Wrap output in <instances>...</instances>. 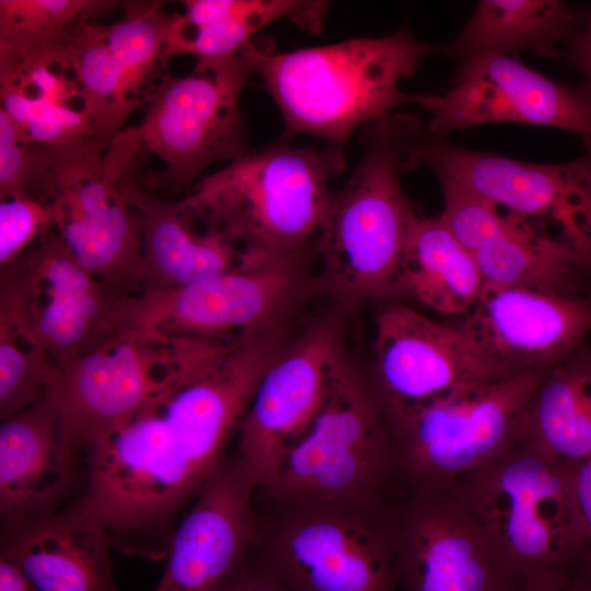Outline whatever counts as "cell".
<instances>
[{
  "instance_id": "obj_7",
  "label": "cell",
  "mask_w": 591,
  "mask_h": 591,
  "mask_svg": "<svg viewBox=\"0 0 591 591\" xmlns=\"http://www.w3.org/2000/svg\"><path fill=\"white\" fill-rule=\"evenodd\" d=\"M445 488L521 572H565L583 553L572 466L523 440Z\"/></svg>"
},
{
  "instance_id": "obj_11",
  "label": "cell",
  "mask_w": 591,
  "mask_h": 591,
  "mask_svg": "<svg viewBox=\"0 0 591 591\" xmlns=\"http://www.w3.org/2000/svg\"><path fill=\"white\" fill-rule=\"evenodd\" d=\"M251 66L243 55L197 60L186 77L164 73L137 126L146 149L160 158L170 192L192 184L218 161L247 153L240 97Z\"/></svg>"
},
{
  "instance_id": "obj_18",
  "label": "cell",
  "mask_w": 591,
  "mask_h": 591,
  "mask_svg": "<svg viewBox=\"0 0 591 591\" xmlns=\"http://www.w3.org/2000/svg\"><path fill=\"white\" fill-rule=\"evenodd\" d=\"M439 217L471 253L483 287H525L567 297L589 293L591 270L565 242L500 209L452 179L440 182Z\"/></svg>"
},
{
  "instance_id": "obj_17",
  "label": "cell",
  "mask_w": 591,
  "mask_h": 591,
  "mask_svg": "<svg viewBox=\"0 0 591 591\" xmlns=\"http://www.w3.org/2000/svg\"><path fill=\"white\" fill-rule=\"evenodd\" d=\"M298 260L277 259L129 296L124 327L217 341L270 329L294 293Z\"/></svg>"
},
{
  "instance_id": "obj_16",
  "label": "cell",
  "mask_w": 591,
  "mask_h": 591,
  "mask_svg": "<svg viewBox=\"0 0 591 591\" xmlns=\"http://www.w3.org/2000/svg\"><path fill=\"white\" fill-rule=\"evenodd\" d=\"M430 114L426 132L443 138L453 130L493 123H521L572 132L591 151V99L531 69L511 55H484L457 67L443 94L415 95Z\"/></svg>"
},
{
  "instance_id": "obj_10",
  "label": "cell",
  "mask_w": 591,
  "mask_h": 591,
  "mask_svg": "<svg viewBox=\"0 0 591 591\" xmlns=\"http://www.w3.org/2000/svg\"><path fill=\"white\" fill-rule=\"evenodd\" d=\"M129 296L84 268L56 230L0 270V324L59 367L124 328Z\"/></svg>"
},
{
  "instance_id": "obj_21",
  "label": "cell",
  "mask_w": 591,
  "mask_h": 591,
  "mask_svg": "<svg viewBox=\"0 0 591 591\" xmlns=\"http://www.w3.org/2000/svg\"><path fill=\"white\" fill-rule=\"evenodd\" d=\"M255 490L237 455L225 457L175 528L153 591H212L257 542Z\"/></svg>"
},
{
  "instance_id": "obj_6",
  "label": "cell",
  "mask_w": 591,
  "mask_h": 591,
  "mask_svg": "<svg viewBox=\"0 0 591 591\" xmlns=\"http://www.w3.org/2000/svg\"><path fill=\"white\" fill-rule=\"evenodd\" d=\"M402 483L394 430L376 394L344 359L325 403L265 493L277 507L390 502Z\"/></svg>"
},
{
  "instance_id": "obj_36",
  "label": "cell",
  "mask_w": 591,
  "mask_h": 591,
  "mask_svg": "<svg viewBox=\"0 0 591 591\" xmlns=\"http://www.w3.org/2000/svg\"><path fill=\"white\" fill-rule=\"evenodd\" d=\"M572 488L583 537V553L591 554V459L572 467Z\"/></svg>"
},
{
  "instance_id": "obj_27",
  "label": "cell",
  "mask_w": 591,
  "mask_h": 591,
  "mask_svg": "<svg viewBox=\"0 0 591 591\" xmlns=\"http://www.w3.org/2000/svg\"><path fill=\"white\" fill-rule=\"evenodd\" d=\"M404 283L427 306L461 316L483 289L475 259L439 216L417 217L405 253Z\"/></svg>"
},
{
  "instance_id": "obj_32",
  "label": "cell",
  "mask_w": 591,
  "mask_h": 591,
  "mask_svg": "<svg viewBox=\"0 0 591 591\" xmlns=\"http://www.w3.org/2000/svg\"><path fill=\"white\" fill-rule=\"evenodd\" d=\"M9 197L51 202L57 184L53 151L23 141L0 108V199Z\"/></svg>"
},
{
  "instance_id": "obj_25",
  "label": "cell",
  "mask_w": 591,
  "mask_h": 591,
  "mask_svg": "<svg viewBox=\"0 0 591 591\" xmlns=\"http://www.w3.org/2000/svg\"><path fill=\"white\" fill-rule=\"evenodd\" d=\"M578 12L560 0H482L455 38L434 53L457 67L484 55L529 49L557 57L570 39Z\"/></svg>"
},
{
  "instance_id": "obj_29",
  "label": "cell",
  "mask_w": 591,
  "mask_h": 591,
  "mask_svg": "<svg viewBox=\"0 0 591 591\" xmlns=\"http://www.w3.org/2000/svg\"><path fill=\"white\" fill-rule=\"evenodd\" d=\"M120 8L121 18L106 25V40L127 97L141 107L167 72L165 47L172 15L161 1H124Z\"/></svg>"
},
{
  "instance_id": "obj_30",
  "label": "cell",
  "mask_w": 591,
  "mask_h": 591,
  "mask_svg": "<svg viewBox=\"0 0 591 591\" xmlns=\"http://www.w3.org/2000/svg\"><path fill=\"white\" fill-rule=\"evenodd\" d=\"M119 3L108 0H0V45L30 48L57 43L80 22L94 21Z\"/></svg>"
},
{
  "instance_id": "obj_14",
  "label": "cell",
  "mask_w": 591,
  "mask_h": 591,
  "mask_svg": "<svg viewBox=\"0 0 591 591\" xmlns=\"http://www.w3.org/2000/svg\"><path fill=\"white\" fill-rule=\"evenodd\" d=\"M396 578L405 591H517L514 568L449 488L397 503Z\"/></svg>"
},
{
  "instance_id": "obj_5",
  "label": "cell",
  "mask_w": 591,
  "mask_h": 591,
  "mask_svg": "<svg viewBox=\"0 0 591 591\" xmlns=\"http://www.w3.org/2000/svg\"><path fill=\"white\" fill-rule=\"evenodd\" d=\"M149 153L137 126L108 146L91 139L53 151L56 231L84 268L128 296L142 291V229L134 199L157 185L144 165Z\"/></svg>"
},
{
  "instance_id": "obj_26",
  "label": "cell",
  "mask_w": 591,
  "mask_h": 591,
  "mask_svg": "<svg viewBox=\"0 0 591 591\" xmlns=\"http://www.w3.org/2000/svg\"><path fill=\"white\" fill-rule=\"evenodd\" d=\"M522 440L572 467L591 459V350L586 344L543 376Z\"/></svg>"
},
{
  "instance_id": "obj_8",
  "label": "cell",
  "mask_w": 591,
  "mask_h": 591,
  "mask_svg": "<svg viewBox=\"0 0 591 591\" xmlns=\"http://www.w3.org/2000/svg\"><path fill=\"white\" fill-rule=\"evenodd\" d=\"M397 505L278 507L254 549L289 591H397Z\"/></svg>"
},
{
  "instance_id": "obj_34",
  "label": "cell",
  "mask_w": 591,
  "mask_h": 591,
  "mask_svg": "<svg viewBox=\"0 0 591 591\" xmlns=\"http://www.w3.org/2000/svg\"><path fill=\"white\" fill-rule=\"evenodd\" d=\"M212 591H289L264 565L254 546L224 576Z\"/></svg>"
},
{
  "instance_id": "obj_24",
  "label": "cell",
  "mask_w": 591,
  "mask_h": 591,
  "mask_svg": "<svg viewBox=\"0 0 591 591\" xmlns=\"http://www.w3.org/2000/svg\"><path fill=\"white\" fill-rule=\"evenodd\" d=\"M140 189L134 199L142 229V291L182 287L251 263L244 251L222 232H196L181 200ZM141 291V292H142Z\"/></svg>"
},
{
  "instance_id": "obj_31",
  "label": "cell",
  "mask_w": 591,
  "mask_h": 591,
  "mask_svg": "<svg viewBox=\"0 0 591 591\" xmlns=\"http://www.w3.org/2000/svg\"><path fill=\"white\" fill-rule=\"evenodd\" d=\"M58 366L46 351L0 324V418L7 419L47 398Z\"/></svg>"
},
{
  "instance_id": "obj_13",
  "label": "cell",
  "mask_w": 591,
  "mask_h": 591,
  "mask_svg": "<svg viewBox=\"0 0 591 591\" xmlns=\"http://www.w3.org/2000/svg\"><path fill=\"white\" fill-rule=\"evenodd\" d=\"M185 346L184 337L124 327L59 366L49 396L66 447L78 456L129 420L175 376Z\"/></svg>"
},
{
  "instance_id": "obj_1",
  "label": "cell",
  "mask_w": 591,
  "mask_h": 591,
  "mask_svg": "<svg viewBox=\"0 0 591 591\" xmlns=\"http://www.w3.org/2000/svg\"><path fill=\"white\" fill-rule=\"evenodd\" d=\"M270 331L196 343L171 382L86 453L74 505L121 552L166 558L175 520L222 464L254 392L281 354Z\"/></svg>"
},
{
  "instance_id": "obj_22",
  "label": "cell",
  "mask_w": 591,
  "mask_h": 591,
  "mask_svg": "<svg viewBox=\"0 0 591 591\" xmlns=\"http://www.w3.org/2000/svg\"><path fill=\"white\" fill-rule=\"evenodd\" d=\"M112 544L105 526L72 503L2 522L0 558L36 591H119Z\"/></svg>"
},
{
  "instance_id": "obj_28",
  "label": "cell",
  "mask_w": 591,
  "mask_h": 591,
  "mask_svg": "<svg viewBox=\"0 0 591 591\" xmlns=\"http://www.w3.org/2000/svg\"><path fill=\"white\" fill-rule=\"evenodd\" d=\"M67 43L93 136L108 146L140 106L125 93L118 65L106 40V25L80 22L70 31Z\"/></svg>"
},
{
  "instance_id": "obj_12",
  "label": "cell",
  "mask_w": 591,
  "mask_h": 591,
  "mask_svg": "<svg viewBox=\"0 0 591 591\" xmlns=\"http://www.w3.org/2000/svg\"><path fill=\"white\" fill-rule=\"evenodd\" d=\"M429 166L508 213L568 244L591 270V151L560 163H536L459 147L424 132L408 170Z\"/></svg>"
},
{
  "instance_id": "obj_4",
  "label": "cell",
  "mask_w": 591,
  "mask_h": 591,
  "mask_svg": "<svg viewBox=\"0 0 591 591\" xmlns=\"http://www.w3.org/2000/svg\"><path fill=\"white\" fill-rule=\"evenodd\" d=\"M344 167L339 146L301 148L281 140L202 177L181 202L255 263L299 258L318 240L329 181Z\"/></svg>"
},
{
  "instance_id": "obj_33",
  "label": "cell",
  "mask_w": 591,
  "mask_h": 591,
  "mask_svg": "<svg viewBox=\"0 0 591 591\" xmlns=\"http://www.w3.org/2000/svg\"><path fill=\"white\" fill-rule=\"evenodd\" d=\"M57 206L31 197H9L0 202V265L16 259L43 233L56 230Z\"/></svg>"
},
{
  "instance_id": "obj_9",
  "label": "cell",
  "mask_w": 591,
  "mask_h": 591,
  "mask_svg": "<svg viewBox=\"0 0 591 591\" xmlns=\"http://www.w3.org/2000/svg\"><path fill=\"white\" fill-rule=\"evenodd\" d=\"M546 372L461 386L393 422L407 493L449 487L521 441Z\"/></svg>"
},
{
  "instance_id": "obj_15",
  "label": "cell",
  "mask_w": 591,
  "mask_h": 591,
  "mask_svg": "<svg viewBox=\"0 0 591 591\" xmlns=\"http://www.w3.org/2000/svg\"><path fill=\"white\" fill-rule=\"evenodd\" d=\"M345 359L337 322L312 325L262 376L239 428L237 457L256 490L275 483L296 443L320 414Z\"/></svg>"
},
{
  "instance_id": "obj_2",
  "label": "cell",
  "mask_w": 591,
  "mask_h": 591,
  "mask_svg": "<svg viewBox=\"0 0 591 591\" xmlns=\"http://www.w3.org/2000/svg\"><path fill=\"white\" fill-rule=\"evenodd\" d=\"M242 53L281 112V140L312 135L340 146L357 127L413 103L399 84L434 46L403 28L287 53L252 40Z\"/></svg>"
},
{
  "instance_id": "obj_23",
  "label": "cell",
  "mask_w": 591,
  "mask_h": 591,
  "mask_svg": "<svg viewBox=\"0 0 591 591\" xmlns=\"http://www.w3.org/2000/svg\"><path fill=\"white\" fill-rule=\"evenodd\" d=\"M86 468L63 443L55 403L48 396L0 425L2 522L60 510L82 496Z\"/></svg>"
},
{
  "instance_id": "obj_37",
  "label": "cell",
  "mask_w": 591,
  "mask_h": 591,
  "mask_svg": "<svg viewBox=\"0 0 591 591\" xmlns=\"http://www.w3.org/2000/svg\"><path fill=\"white\" fill-rule=\"evenodd\" d=\"M523 573V579L517 591H569L565 572L534 570Z\"/></svg>"
},
{
  "instance_id": "obj_19",
  "label": "cell",
  "mask_w": 591,
  "mask_h": 591,
  "mask_svg": "<svg viewBox=\"0 0 591 591\" xmlns=\"http://www.w3.org/2000/svg\"><path fill=\"white\" fill-rule=\"evenodd\" d=\"M454 324L505 378L548 371L586 344L591 292L567 297L525 287H483Z\"/></svg>"
},
{
  "instance_id": "obj_3",
  "label": "cell",
  "mask_w": 591,
  "mask_h": 591,
  "mask_svg": "<svg viewBox=\"0 0 591 591\" xmlns=\"http://www.w3.org/2000/svg\"><path fill=\"white\" fill-rule=\"evenodd\" d=\"M362 127V158L331 192L317 240L326 281L347 303L406 291L404 259L418 217L401 173L424 134L420 120L392 112Z\"/></svg>"
},
{
  "instance_id": "obj_20",
  "label": "cell",
  "mask_w": 591,
  "mask_h": 591,
  "mask_svg": "<svg viewBox=\"0 0 591 591\" xmlns=\"http://www.w3.org/2000/svg\"><path fill=\"white\" fill-rule=\"evenodd\" d=\"M376 394L391 424L461 386L505 378L453 323L393 304L375 318Z\"/></svg>"
},
{
  "instance_id": "obj_39",
  "label": "cell",
  "mask_w": 591,
  "mask_h": 591,
  "mask_svg": "<svg viewBox=\"0 0 591 591\" xmlns=\"http://www.w3.org/2000/svg\"><path fill=\"white\" fill-rule=\"evenodd\" d=\"M0 591H36L16 570V568L0 558Z\"/></svg>"
},
{
  "instance_id": "obj_35",
  "label": "cell",
  "mask_w": 591,
  "mask_h": 591,
  "mask_svg": "<svg viewBox=\"0 0 591 591\" xmlns=\"http://www.w3.org/2000/svg\"><path fill=\"white\" fill-rule=\"evenodd\" d=\"M561 53L581 73L579 88L591 99V5L578 12L576 28Z\"/></svg>"
},
{
  "instance_id": "obj_38",
  "label": "cell",
  "mask_w": 591,
  "mask_h": 591,
  "mask_svg": "<svg viewBox=\"0 0 591 591\" xmlns=\"http://www.w3.org/2000/svg\"><path fill=\"white\" fill-rule=\"evenodd\" d=\"M565 576L569 591H591V554H581Z\"/></svg>"
}]
</instances>
